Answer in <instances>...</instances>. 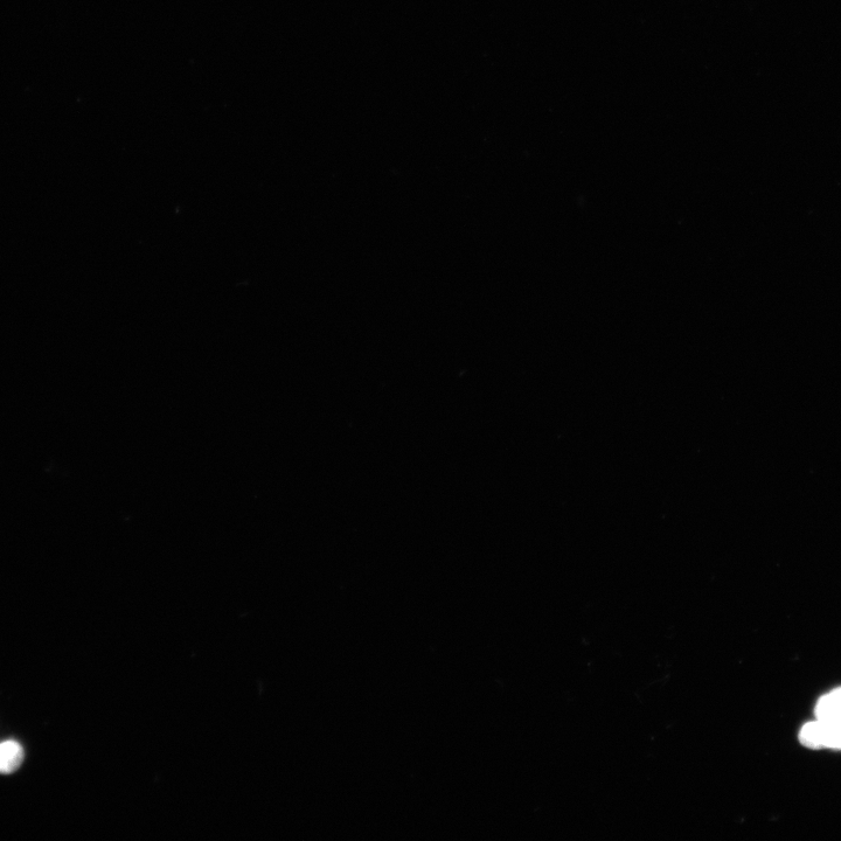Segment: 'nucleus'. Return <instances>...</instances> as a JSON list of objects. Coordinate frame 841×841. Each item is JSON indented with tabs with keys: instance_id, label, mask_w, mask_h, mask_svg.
I'll return each instance as SVG.
<instances>
[{
	"instance_id": "obj_1",
	"label": "nucleus",
	"mask_w": 841,
	"mask_h": 841,
	"mask_svg": "<svg viewBox=\"0 0 841 841\" xmlns=\"http://www.w3.org/2000/svg\"><path fill=\"white\" fill-rule=\"evenodd\" d=\"M799 741L810 749L841 750V721L832 724L819 720L808 722L799 732Z\"/></svg>"
},
{
	"instance_id": "obj_2",
	"label": "nucleus",
	"mask_w": 841,
	"mask_h": 841,
	"mask_svg": "<svg viewBox=\"0 0 841 841\" xmlns=\"http://www.w3.org/2000/svg\"><path fill=\"white\" fill-rule=\"evenodd\" d=\"M816 720L829 722L841 721V687L823 695L816 705Z\"/></svg>"
},
{
	"instance_id": "obj_3",
	"label": "nucleus",
	"mask_w": 841,
	"mask_h": 841,
	"mask_svg": "<svg viewBox=\"0 0 841 841\" xmlns=\"http://www.w3.org/2000/svg\"><path fill=\"white\" fill-rule=\"evenodd\" d=\"M24 761V750L17 741L0 743V774L15 773Z\"/></svg>"
}]
</instances>
